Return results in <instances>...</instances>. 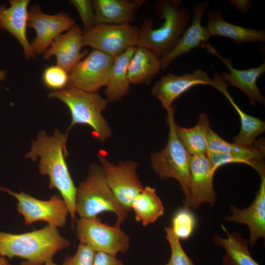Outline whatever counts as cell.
<instances>
[{
	"instance_id": "6da1fadb",
	"label": "cell",
	"mask_w": 265,
	"mask_h": 265,
	"mask_svg": "<svg viewBox=\"0 0 265 265\" xmlns=\"http://www.w3.org/2000/svg\"><path fill=\"white\" fill-rule=\"evenodd\" d=\"M68 132L62 133L55 129L52 136L41 130L36 140H32L30 150L25 157L35 161L39 158V171L42 175H48L50 189L55 188L66 203L73 223L76 218L77 187L69 171L65 158L68 152L66 142Z\"/></svg>"
},
{
	"instance_id": "7a4b0ae2",
	"label": "cell",
	"mask_w": 265,
	"mask_h": 265,
	"mask_svg": "<svg viewBox=\"0 0 265 265\" xmlns=\"http://www.w3.org/2000/svg\"><path fill=\"white\" fill-rule=\"evenodd\" d=\"M70 244L57 228L49 224L22 234L0 231V255L10 259L22 258L21 265H44Z\"/></svg>"
},
{
	"instance_id": "3957f363",
	"label": "cell",
	"mask_w": 265,
	"mask_h": 265,
	"mask_svg": "<svg viewBox=\"0 0 265 265\" xmlns=\"http://www.w3.org/2000/svg\"><path fill=\"white\" fill-rule=\"evenodd\" d=\"M155 9L163 24L154 28L153 19L145 20L139 29L136 47L145 48L161 58L174 47L189 23L190 16L181 0H160L156 3Z\"/></svg>"
},
{
	"instance_id": "277c9868",
	"label": "cell",
	"mask_w": 265,
	"mask_h": 265,
	"mask_svg": "<svg viewBox=\"0 0 265 265\" xmlns=\"http://www.w3.org/2000/svg\"><path fill=\"white\" fill-rule=\"evenodd\" d=\"M49 97L60 100L68 107L71 122L67 132L75 125L81 124L90 127L93 136L101 142H105L112 136V130L102 114L108 101L98 92H87L67 86L63 89L50 92Z\"/></svg>"
},
{
	"instance_id": "5b68a950",
	"label": "cell",
	"mask_w": 265,
	"mask_h": 265,
	"mask_svg": "<svg viewBox=\"0 0 265 265\" xmlns=\"http://www.w3.org/2000/svg\"><path fill=\"white\" fill-rule=\"evenodd\" d=\"M105 212L113 213L119 225L129 213L108 186L100 164L94 163L77 188L76 212L80 218H91Z\"/></svg>"
},
{
	"instance_id": "8992f818",
	"label": "cell",
	"mask_w": 265,
	"mask_h": 265,
	"mask_svg": "<svg viewBox=\"0 0 265 265\" xmlns=\"http://www.w3.org/2000/svg\"><path fill=\"white\" fill-rule=\"evenodd\" d=\"M175 109L167 112L166 121L169 131L166 145L160 151L152 153L150 159L152 168L160 179L173 178L179 182L185 197V207L189 208L191 156L176 134Z\"/></svg>"
},
{
	"instance_id": "52a82bcc",
	"label": "cell",
	"mask_w": 265,
	"mask_h": 265,
	"mask_svg": "<svg viewBox=\"0 0 265 265\" xmlns=\"http://www.w3.org/2000/svg\"><path fill=\"white\" fill-rule=\"evenodd\" d=\"M76 232L80 243L93 251L116 255L126 252L130 247L129 236L116 223L110 226L98 216L76 220Z\"/></svg>"
},
{
	"instance_id": "ba28073f",
	"label": "cell",
	"mask_w": 265,
	"mask_h": 265,
	"mask_svg": "<svg viewBox=\"0 0 265 265\" xmlns=\"http://www.w3.org/2000/svg\"><path fill=\"white\" fill-rule=\"evenodd\" d=\"M0 190L17 200V211L23 216L26 225L42 221L56 228L65 226L69 211L66 203L58 195L42 200L22 191L17 193L3 186H0Z\"/></svg>"
},
{
	"instance_id": "9c48e42d",
	"label": "cell",
	"mask_w": 265,
	"mask_h": 265,
	"mask_svg": "<svg viewBox=\"0 0 265 265\" xmlns=\"http://www.w3.org/2000/svg\"><path fill=\"white\" fill-rule=\"evenodd\" d=\"M139 28L131 24H96L82 33V44L113 57L136 47Z\"/></svg>"
},
{
	"instance_id": "30bf717a",
	"label": "cell",
	"mask_w": 265,
	"mask_h": 265,
	"mask_svg": "<svg viewBox=\"0 0 265 265\" xmlns=\"http://www.w3.org/2000/svg\"><path fill=\"white\" fill-rule=\"evenodd\" d=\"M98 158L106 183L121 205L129 212L133 198L143 189L137 173L138 163L132 160L110 162L99 153Z\"/></svg>"
},
{
	"instance_id": "8fae6325",
	"label": "cell",
	"mask_w": 265,
	"mask_h": 265,
	"mask_svg": "<svg viewBox=\"0 0 265 265\" xmlns=\"http://www.w3.org/2000/svg\"><path fill=\"white\" fill-rule=\"evenodd\" d=\"M114 58L93 50L69 73L68 86L87 92H98L107 84Z\"/></svg>"
},
{
	"instance_id": "7c38bea8",
	"label": "cell",
	"mask_w": 265,
	"mask_h": 265,
	"mask_svg": "<svg viewBox=\"0 0 265 265\" xmlns=\"http://www.w3.org/2000/svg\"><path fill=\"white\" fill-rule=\"evenodd\" d=\"M75 25V20L63 11L49 15L43 13L40 6H32L28 11L27 27L36 32L30 43L34 54H44L55 38Z\"/></svg>"
},
{
	"instance_id": "4fadbf2b",
	"label": "cell",
	"mask_w": 265,
	"mask_h": 265,
	"mask_svg": "<svg viewBox=\"0 0 265 265\" xmlns=\"http://www.w3.org/2000/svg\"><path fill=\"white\" fill-rule=\"evenodd\" d=\"M211 79L208 73L201 69L182 75L169 74L163 76L155 84L152 88L151 94L168 112L175 108L172 105L177 98L195 86L211 85Z\"/></svg>"
},
{
	"instance_id": "5bb4252c",
	"label": "cell",
	"mask_w": 265,
	"mask_h": 265,
	"mask_svg": "<svg viewBox=\"0 0 265 265\" xmlns=\"http://www.w3.org/2000/svg\"><path fill=\"white\" fill-rule=\"evenodd\" d=\"M209 6V3L205 1H200L194 6L190 25L184 31L174 47L160 58L161 70H165L180 56L195 48H204L207 43L211 35L206 26H202V19Z\"/></svg>"
},
{
	"instance_id": "9a60e30c",
	"label": "cell",
	"mask_w": 265,
	"mask_h": 265,
	"mask_svg": "<svg viewBox=\"0 0 265 265\" xmlns=\"http://www.w3.org/2000/svg\"><path fill=\"white\" fill-rule=\"evenodd\" d=\"M215 171L207 156H191L189 207L197 209L204 203L213 206L216 196L213 186V177Z\"/></svg>"
},
{
	"instance_id": "2e32d148",
	"label": "cell",
	"mask_w": 265,
	"mask_h": 265,
	"mask_svg": "<svg viewBox=\"0 0 265 265\" xmlns=\"http://www.w3.org/2000/svg\"><path fill=\"white\" fill-rule=\"evenodd\" d=\"M211 54L218 57L227 67L229 73L223 72L219 74L221 78L230 85L241 90L250 100L252 105L256 102L265 104L264 97L261 94L257 85L258 79L265 72V62L256 67L246 70H238L232 65V61L230 57H224L220 54L216 49L209 43H207L204 48Z\"/></svg>"
},
{
	"instance_id": "e0dca14e",
	"label": "cell",
	"mask_w": 265,
	"mask_h": 265,
	"mask_svg": "<svg viewBox=\"0 0 265 265\" xmlns=\"http://www.w3.org/2000/svg\"><path fill=\"white\" fill-rule=\"evenodd\" d=\"M82 33L79 26L75 25L53 40L43 54V58L48 60L54 56L56 65L69 74L75 65L88 53L87 50L81 51Z\"/></svg>"
},
{
	"instance_id": "ac0fdd59",
	"label": "cell",
	"mask_w": 265,
	"mask_h": 265,
	"mask_svg": "<svg viewBox=\"0 0 265 265\" xmlns=\"http://www.w3.org/2000/svg\"><path fill=\"white\" fill-rule=\"evenodd\" d=\"M264 141H255L252 146H245L227 142L211 129L208 137V152L226 153L236 157L242 163L253 168L261 177L265 175Z\"/></svg>"
},
{
	"instance_id": "d6986e66",
	"label": "cell",
	"mask_w": 265,
	"mask_h": 265,
	"mask_svg": "<svg viewBox=\"0 0 265 265\" xmlns=\"http://www.w3.org/2000/svg\"><path fill=\"white\" fill-rule=\"evenodd\" d=\"M260 177V187L252 204L243 209L232 206V215L225 218L227 221L247 225L252 246L259 238L265 237V175Z\"/></svg>"
},
{
	"instance_id": "ffe728a7",
	"label": "cell",
	"mask_w": 265,
	"mask_h": 265,
	"mask_svg": "<svg viewBox=\"0 0 265 265\" xmlns=\"http://www.w3.org/2000/svg\"><path fill=\"white\" fill-rule=\"evenodd\" d=\"M29 0H10V6H0V26L6 30L20 43L26 59L35 58L26 36Z\"/></svg>"
},
{
	"instance_id": "44dd1931",
	"label": "cell",
	"mask_w": 265,
	"mask_h": 265,
	"mask_svg": "<svg viewBox=\"0 0 265 265\" xmlns=\"http://www.w3.org/2000/svg\"><path fill=\"white\" fill-rule=\"evenodd\" d=\"M144 0H92L96 24H130Z\"/></svg>"
},
{
	"instance_id": "7402d4cb",
	"label": "cell",
	"mask_w": 265,
	"mask_h": 265,
	"mask_svg": "<svg viewBox=\"0 0 265 265\" xmlns=\"http://www.w3.org/2000/svg\"><path fill=\"white\" fill-rule=\"evenodd\" d=\"M211 85L222 93L236 110L240 120L239 132L233 139V142L245 146H252L256 138L265 131L264 121L245 113L235 103L229 93L227 83L219 74L215 72L211 79Z\"/></svg>"
},
{
	"instance_id": "603a6c76",
	"label": "cell",
	"mask_w": 265,
	"mask_h": 265,
	"mask_svg": "<svg viewBox=\"0 0 265 265\" xmlns=\"http://www.w3.org/2000/svg\"><path fill=\"white\" fill-rule=\"evenodd\" d=\"M207 20L206 27L211 36L230 38L238 44L265 41L264 30L231 24L224 20L220 10L209 11L207 13Z\"/></svg>"
},
{
	"instance_id": "cb8c5ba5",
	"label": "cell",
	"mask_w": 265,
	"mask_h": 265,
	"mask_svg": "<svg viewBox=\"0 0 265 265\" xmlns=\"http://www.w3.org/2000/svg\"><path fill=\"white\" fill-rule=\"evenodd\" d=\"M135 48H130L114 57L105 91L108 102L119 101L129 93L131 84L127 77L128 67Z\"/></svg>"
},
{
	"instance_id": "d4e9b609",
	"label": "cell",
	"mask_w": 265,
	"mask_h": 265,
	"mask_svg": "<svg viewBox=\"0 0 265 265\" xmlns=\"http://www.w3.org/2000/svg\"><path fill=\"white\" fill-rule=\"evenodd\" d=\"M160 70V58L145 48L137 47L128 67L127 77L131 84L149 83Z\"/></svg>"
},
{
	"instance_id": "484cf974",
	"label": "cell",
	"mask_w": 265,
	"mask_h": 265,
	"mask_svg": "<svg viewBox=\"0 0 265 265\" xmlns=\"http://www.w3.org/2000/svg\"><path fill=\"white\" fill-rule=\"evenodd\" d=\"M211 129L210 120L205 113L199 115L197 124L192 128H185L175 125L177 136L190 156H207Z\"/></svg>"
},
{
	"instance_id": "4316f807",
	"label": "cell",
	"mask_w": 265,
	"mask_h": 265,
	"mask_svg": "<svg viewBox=\"0 0 265 265\" xmlns=\"http://www.w3.org/2000/svg\"><path fill=\"white\" fill-rule=\"evenodd\" d=\"M135 219L144 226L153 223L163 215L164 208L155 188L149 186L143 189L133 198L131 205Z\"/></svg>"
},
{
	"instance_id": "83f0119b",
	"label": "cell",
	"mask_w": 265,
	"mask_h": 265,
	"mask_svg": "<svg viewBox=\"0 0 265 265\" xmlns=\"http://www.w3.org/2000/svg\"><path fill=\"white\" fill-rule=\"evenodd\" d=\"M222 227L227 237L222 238L215 235L213 240L226 251L223 265H260L250 256L248 249L249 241L238 233L229 234L223 225Z\"/></svg>"
},
{
	"instance_id": "f1b7e54d",
	"label": "cell",
	"mask_w": 265,
	"mask_h": 265,
	"mask_svg": "<svg viewBox=\"0 0 265 265\" xmlns=\"http://www.w3.org/2000/svg\"><path fill=\"white\" fill-rule=\"evenodd\" d=\"M196 225V219L194 214L188 207H184L174 214L171 227L180 240H185L191 236Z\"/></svg>"
},
{
	"instance_id": "f546056e",
	"label": "cell",
	"mask_w": 265,
	"mask_h": 265,
	"mask_svg": "<svg viewBox=\"0 0 265 265\" xmlns=\"http://www.w3.org/2000/svg\"><path fill=\"white\" fill-rule=\"evenodd\" d=\"M42 81L48 89L60 90L68 86L69 73L56 65L50 66L43 72Z\"/></svg>"
},
{
	"instance_id": "4dcf8cb0",
	"label": "cell",
	"mask_w": 265,
	"mask_h": 265,
	"mask_svg": "<svg viewBox=\"0 0 265 265\" xmlns=\"http://www.w3.org/2000/svg\"><path fill=\"white\" fill-rule=\"evenodd\" d=\"M166 238L171 249L169 265H195L187 255L180 243V239L175 235L171 227H165Z\"/></svg>"
},
{
	"instance_id": "1f68e13d",
	"label": "cell",
	"mask_w": 265,
	"mask_h": 265,
	"mask_svg": "<svg viewBox=\"0 0 265 265\" xmlns=\"http://www.w3.org/2000/svg\"><path fill=\"white\" fill-rule=\"evenodd\" d=\"M69 2L77 9L84 30H88L96 25L92 0H71Z\"/></svg>"
},
{
	"instance_id": "d6a6232c",
	"label": "cell",
	"mask_w": 265,
	"mask_h": 265,
	"mask_svg": "<svg viewBox=\"0 0 265 265\" xmlns=\"http://www.w3.org/2000/svg\"><path fill=\"white\" fill-rule=\"evenodd\" d=\"M95 253L89 246L80 243L75 254L64 259L62 265H93Z\"/></svg>"
},
{
	"instance_id": "836d02e7",
	"label": "cell",
	"mask_w": 265,
	"mask_h": 265,
	"mask_svg": "<svg viewBox=\"0 0 265 265\" xmlns=\"http://www.w3.org/2000/svg\"><path fill=\"white\" fill-rule=\"evenodd\" d=\"M93 265H125L116 255L103 252H96Z\"/></svg>"
},
{
	"instance_id": "e575fe53",
	"label": "cell",
	"mask_w": 265,
	"mask_h": 265,
	"mask_svg": "<svg viewBox=\"0 0 265 265\" xmlns=\"http://www.w3.org/2000/svg\"><path fill=\"white\" fill-rule=\"evenodd\" d=\"M229 1L233 7L242 14L246 13L251 7V4L249 0H232Z\"/></svg>"
},
{
	"instance_id": "d590c367",
	"label": "cell",
	"mask_w": 265,
	"mask_h": 265,
	"mask_svg": "<svg viewBox=\"0 0 265 265\" xmlns=\"http://www.w3.org/2000/svg\"><path fill=\"white\" fill-rule=\"evenodd\" d=\"M0 265H10L7 259L0 255Z\"/></svg>"
},
{
	"instance_id": "8d00e7d4",
	"label": "cell",
	"mask_w": 265,
	"mask_h": 265,
	"mask_svg": "<svg viewBox=\"0 0 265 265\" xmlns=\"http://www.w3.org/2000/svg\"><path fill=\"white\" fill-rule=\"evenodd\" d=\"M6 77V71L0 69V81L5 80Z\"/></svg>"
},
{
	"instance_id": "74e56055",
	"label": "cell",
	"mask_w": 265,
	"mask_h": 265,
	"mask_svg": "<svg viewBox=\"0 0 265 265\" xmlns=\"http://www.w3.org/2000/svg\"><path fill=\"white\" fill-rule=\"evenodd\" d=\"M44 265H57L54 262H53V260H52L46 262Z\"/></svg>"
},
{
	"instance_id": "f35d334b",
	"label": "cell",
	"mask_w": 265,
	"mask_h": 265,
	"mask_svg": "<svg viewBox=\"0 0 265 265\" xmlns=\"http://www.w3.org/2000/svg\"><path fill=\"white\" fill-rule=\"evenodd\" d=\"M169 265V264L167 263V264H166L165 265Z\"/></svg>"
},
{
	"instance_id": "ab89813d",
	"label": "cell",
	"mask_w": 265,
	"mask_h": 265,
	"mask_svg": "<svg viewBox=\"0 0 265 265\" xmlns=\"http://www.w3.org/2000/svg\"></svg>"
}]
</instances>
